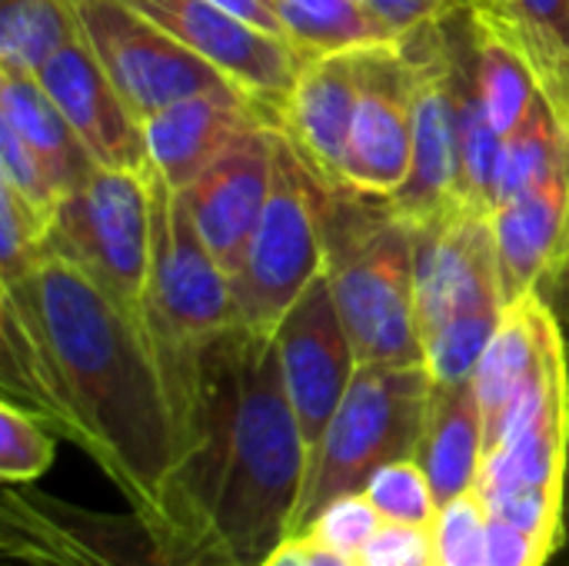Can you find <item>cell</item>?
<instances>
[{
	"instance_id": "obj_36",
	"label": "cell",
	"mask_w": 569,
	"mask_h": 566,
	"mask_svg": "<svg viewBox=\"0 0 569 566\" xmlns=\"http://www.w3.org/2000/svg\"><path fill=\"white\" fill-rule=\"evenodd\" d=\"M553 544L490 517V566H550Z\"/></svg>"
},
{
	"instance_id": "obj_1",
	"label": "cell",
	"mask_w": 569,
	"mask_h": 566,
	"mask_svg": "<svg viewBox=\"0 0 569 566\" xmlns=\"http://www.w3.org/2000/svg\"><path fill=\"white\" fill-rule=\"evenodd\" d=\"M307 480L277 340L237 324L200 354L160 537L190 564L260 566L293 537Z\"/></svg>"
},
{
	"instance_id": "obj_27",
	"label": "cell",
	"mask_w": 569,
	"mask_h": 566,
	"mask_svg": "<svg viewBox=\"0 0 569 566\" xmlns=\"http://www.w3.org/2000/svg\"><path fill=\"white\" fill-rule=\"evenodd\" d=\"M563 167H569V137L540 97L530 117L503 137L497 170V207L523 190H533Z\"/></svg>"
},
{
	"instance_id": "obj_2",
	"label": "cell",
	"mask_w": 569,
	"mask_h": 566,
	"mask_svg": "<svg viewBox=\"0 0 569 566\" xmlns=\"http://www.w3.org/2000/svg\"><path fill=\"white\" fill-rule=\"evenodd\" d=\"M0 290L20 304L50 354L53 434L80 447L130 510L163 534L180 464V414L147 324L53 254Z\"/></svg>"
},
{
	"instance_id": "obj_6",
	"label": "cell",
	"mask_w": 569,
	"mask_h": 566,
	"mask_svg": "<svg viewBox=\"0 0 569 566\" xmlns=\"http://www.w3.org/2000/svg\"><path fill=\"white\" fill-rule=\"evenodd\" d=\"M430 404L423 364H360L310 464L293 537L333 497L363 490L367 477L400 457H417Z\"/></svg>"
},
{
	"instance_id": "obj_44",
	"label": "cell",
	"mask_w": 569,
	"mask_h": 566,
	"mask_svg": "<svg viewBox=\"0 0 569 566\" xmlns=\"http://www.w3.org/2000/svg\"><path fill=\"white\" fill-rule=\"evenodd\" d=\"M550 566H569V544H567V547H560V550L553 554V560H550Z\"/></svg>"
},
{
	"instance_id": "obj_8",
	"label": "cell",
	"mask_w": 569,
	"mask_h": 566,
	"mask_svg": "<svg viewBox=\"0 0 569 566\" xmlns=\"http://www.w3.org/2000/svg\"><path fill=\"white\" fill-rule=\"evenodd\" d=\"M150 173L93 167L60 200L50 234L53 257L77 267L140 320L153 257Z\"/></svg>"
},
{
	"instance_id": "obj_25",
	"label": "cell",
	"mask_w": 569,
	"mask_h": 566,
	"mask_svg": "<svg viewBox=\"0 0 569 566\" xmlns=\"http://www.w3.org/2000/svg\"><path fill=\"white\" fill-rule=\"evenodd\" d=\"M500 17L517 33L540 97L569 137V0H507Z\"/></svg>"
},
{
	"instance_id": "obj_20",
	"label": "cell",
	"mask_w": 569,
	"mask_h": 566,
	"mask_svg": "<svg viewBox=\"0 0 569 566\" xmlns=\"http://www.w3.org/2000/svg\"><path fill=\"white\" fill-rule=\"evenodd\" d=\"M367 53V50H363ZM360 90V53H333L303 60L290 103L283 110V137L327 193H347L343 163Z\"/></svg>"
},
{
	"instance_id": "obj_7",
	"label": "cell",
	"mask_w": 569,
	"mask_h": 566,
	"mask_svg": "<svg viewBox=\"0 0 569 566\" xmlns=\"http://www.w3.org/2000/svg\"><path fill=\"white\" fill-rule=\"evenodd\" d=\"M327 190L293 153L280 130L273 187L257 230L247 244L243 264L233 274L237 314L247 330L277 334L280 320L323 277L327 237H323Z\"/></svg>"
},
{
	"instance_id": "obj_22",
	"label": "cell",
	"mask_w": 569,
	"mask_h": 566,
	"mask_svg": "<svg viewBox=\"0 0 569 566\" xmlns=\"http://www.w3.org/2000/svg\"><path fill=\"white\" fill-rule=\"evenodd\" d=\"M0 123L10 127L43 160L63 197L97 167L60 107L30 73L0 67Z\"/></svg>"
},
{
	"instance_id": "obj_43",
	"label": "cell",
	"mask_w": 569,
	"mask_h": 566,
	"mask_svg": "<svg viewBox=\"0 0 569 566\" xmlns=\"http://www.w3.org/2000/svg\"><path fill=\"white\" fill-rule=\"evenodd\" d=\"M550 290H569V260H567V267H563V274L557 277V284H553ZM550 290H547V294H550Z\"/></svg>"
},
{
	"instance_id": "obj_5",
	"label": "cell",
	"mask_w": 569,
	"mask_h": 566,
	"mask_svg": "<svg viewBox=\"0 0 569 566\" xmlns=\"http://www.w3.org/2000/svg\"><path fill=\"white\" fill-rule=\"evenodd\" d=\"M569 450L567 350L487 430L477 497L493 520L560 550Z\"/></svg>"
},
{
	"instance_id": "obj_41",
	"label": "cell",
	"mask_w": 569,
	"mask_h": 566,
	"mask_svg": "<svg viewBox=\"0 0 569 566\" xmlns=\"http://www.w3.org/2000/svg\"><path fill=\"white\" fill-rule=\"evenodd\" d=\"M260 566H307V557H303V544H300V537H290V540H283L267 560Z\"/></svg>"
},
{
	"instance_id": "obj_14",
	"label": "cell",
	"mask_w": 569,
	"mask_h": 566,
	"mask_svg": "<svg viewBox=\"0 0 569 566\" xmlns=\"http://www.w3.org/2000/svg\"><path fill=\"white\" fill-rule=\"evenodd\" d=\"M413 73L403 40L360 53V90L347 140V193L390 200L410 177Z\"/></svg>"
},
{
	"instance_id": "obj_29",
	"label": "cell",
	"mask_w": 569,
	"mask_h": 566,
	"mask_svg": "<svg viewBox=\"0 0 569 566\" xmlns=\"http://www.w3.org/2000/svg\"><path fill=\"white\" fill-rule=\"evenodd\" d=\"M53 217L0 183V284H20L50 257Z\"/></svg>"
},
{
	"instance_id": "obj_19",
	"label": "cell",
	"mask_w": 569,
	"mask_h": 566,
	"mask_svg": "<svg viewBox=\"0 0 569 566\" xmlns=\"http://www.w3.org/2000/svg\"><path fill=\"white\" fill-rule=\"evenodd\" d=\"M267 123L270 120L243 93L233 87H217L150 113L143 120L147 157L167 187L187 190L230 147Z\"/></svg>"
},
{
	"instance_id": "obj_10",
	"label": "cell",
	"mask_w": 569,
	"mask_h": 566,
	"mask_svg": "<svg viewBox=\"0 0 569 566\" xmlns=\"http://www.w3.org/2000/svg\"><path fill=\"white\" fill-rule=\"evenodd\" d=\"M413 73V157L407 183L383 200L410 230L437 227L463 210L460 113L443 20L403 37Z\"/></svg>"
},
{
	"instance_id": "obj_30",
	"label": "cell",
	"mask_w": 569,
	"mask_h": 566,
	"mask_svg": "<svg viewBox=\"0 0 569 566\" xmlns=\"http://www.w3.org/2000/svg\"><path fill=\"white\" fill-rule=\"evenodd\" d=\"M363 494L377 507V514L387 524H410V527H433L440 514V500L433 494V484L417 457H400L383 467H377Z\"/></svg>"
},
{
	"instance_id": "obj_9",
	"label": "cell",
	"mask_w": 569,
	"mask_h": 566,
	"mask_svg": "<svg viewBox=\"0 0 569 566\" xmlns=\"http://www.w3.org/2000/svg\"><path fill=\"white\" fill-rule=\"evenodd\" d=\"M0 566H200L167 547L140 514L90 510L37 490L3 484Z\"/></svg>"
},
{
	"instance_id": "obj_3",
	"label": "cell",
	"mask_w": 569,
	"mask_h": 566,
	"mask_svg": "<svg viewBox=\"0 0 569 566\" xmlns=\"http://www.w3.org/2000/svg\"><path fill=\"white\" fill-rule=\"evenodd\" d=\"M327 284L360 364H423L413 230L383 200L327 193Z\"/></svg>"
},
{
	"instance_id": "obj_40",
	"label": "cell",
	"mask_w": 569,
	"mask_h": 566,
	"mask_svg": "<svg viewBox=\"0 0 569 566\" xmlns=\"http://www.w3.org/2000/svg\"><path fill=\"white\" fill-rule=\"evenodd\" d=\"M300 544H303V557H307V566H360V560H357V557L337 554V550H330V547H320V544H313V540H307V537H300Z\"/></svg>"
},
{
	"instance_id": "obj_17",
	"label": "cell",
	"mask_w": 569,
	"mask_h": 566,
	"mask_svg": "<svg viewBox=\"0 0 569 566\" xmlns=\"http://www.w3.org/2000/svg\"><path fill=\"white\" fill-rule=\"evenodd\" d=\"M37 80L60 107V113L67 117L97 167H117L133 173L153 170L147 157L143 123L117 93L83 37L57 50L37 70Z\"/></svg>"
},
{
	"instance_id": "obj_42",
	"label": "cell",
	"mask_w": 569,
	"mask_h": 566,
	"mask_svg": "<svg viewBox=\"0 0 569 566\" xmlns=\"http://www.w3.org/2000/svg\"><path fill=\"white\" fill-rule=\"evenodd\" d=\"M477 10H493V13H507V0H467Z\"/></svg>"
},
{
	"instance_id": "obj_16",
	"label": "cell",
	"mask_w": 569,
	"mask_h": 566,
	"mask_svg": "<svg viewBox=\"0 0 569 566\" xmlns=\"http://www.w3.org/2000/svg\"><path fill=\"white\" fill-rule=\"evenodd\" d=\"M280 127H257L207 167L187 190H180L207 250L230 274L240 270L247 244L267 207L277 167Z\"/></svg>"
},
{
	"instance_id": "obj_13",
	"label": "cell",
	"mask_w": 569,
	"mask_h": 566,
	"mask_svg": "<svg viewBox=\"0 0 569 566\" xmlns=\"http://www.w3.org/2000/svg\"><path fill=\"white\" fill-rule=\"evenodd\" d=\"M273 340L280 354L283 387L313 464V454L360 367L327 274L307 287V294L280 320Z\"/></svg>"
},
{
	"instance_id": "obj_35",
	"label": "cell",
	"mask_w": 569,
	"mask_h": 566,
	"mask_svg": "<svg viewBox=\"0 0 569 566\" xmlns=\"http://www.w3.org/2000/svg\"><path fill=\"white\" fill-rule=\"evenodd\" d=\"M360 566H437L433 527L387 524L360 550Z\"/></svg>"
},
{
	"instance_id": "obj_38",
	"label": "cell",
	"mask_w": 569,
	"mask_h": 566,
	"mask_svg": "<svg viewBox=\"0 0 569 566\" xmlns=\"http://www.w3.org/2000/svg\"><path fill=\"white\" fill-rule=\"evenodd\" d=\"M210 3H220V7H227V10H233L237 17H243V20H250V23H257V27H263V30L283 37L280 13H277V0H210ZM283 40H287V37H283Z\"/></svg>"
},
{
	"instance_id": "obj_18",
	"label": "cell",
	"mask_w": 569,
	"mask_h": 566,
	"mask_svg": "<svg viewBox=\"0 0 569 566\" xmlns=\"http://www.w3.org/2000/svg\"><path fill=\"white\" fill-rule=\"evenodd\" d=\"M490 224L503 307L540 290L547 294L569 260V167L503 200Z\"/></svg>"
},
{
	"instance_id": "obj_32",
	"label": "cell",
	"mask_w": 569,
	"mask_h": 566,
	"mask_svg": "<svg viewBox=\"0 0 569 566\" xmlns=\"http://www.w3.org/2000/svg\"><path fill=\"white\" fill-rule=\"evenodd\" d=\"M433 547L437 566H490V514L477 490L440 504Z\"/></svg>"
},
{
	"instance_id": "obj_11",
	"label": "cell",
	"mask_w": 569,
	"mask_h": 566,
	"mask_svg": "<svg viewBox=\"0 0 569 566\" xmlns=\"http://www.w3.org/2000/svg\"><path fill=\"white\" fill-rule=\"evenodd\" d=\"M80 37L107 70L117 93L143 123L150 113L230 87L210 63L123 0H70Z\"/></svg>"
},
{
	"instance_id": "obj_34",
	"label": "cell",
	"mask_w": 569,
	"mask_h": 566,
	"mask_svg": "<svg viewBox=\"0 0 569 566\" xmlns=\"http://www.w3.org/2000/svg\"><path fill=\"white\" fill-rule=\"evenodd\" d=\"M0 183L50 214H57L63 200V190L50 177L43 160L3 123H0Z\"/></svg>"
},
{
	"instance_id": "obj_28",
	"label": "cell",
	"mask_w": 569,
	"mask_h": 566,
	"mask_svg": "<svg viewBox=\"0 0 569 566\" xmlns=\"http://www.w3.org/2000/svg\"><path fill=\"white\" fill-rule=\"evenodd\" d=\"M503 310H467L450 317L447 324L423 334V367L430 374V384H470L497 327Z\"/></svg>"
},
{
	"instance_id": "obj_31",
	"label": "cell",
	"mask_w": 569,
	"mask_h": 566,
	"mask_svg": "<svg viewBox=\"0 0 569 566\" xmlns=\"http://www.w3.org/2000/svg\"><path fill=\"white\" fill-rule=\"evenodd\" d=\"M57 457V434L27 407L0 404V477L3 484H37Z\"/></svg>"
},
{
	"instance_id": "obj_37",
	"label": "cell",
	"mask_w": 569,
	"mask_h": 566,
	"mask_svg": "<svg viewBox=\"0 0 569 566\" xmlns=\"http://www.w3.org/2000/svg\"><path fill=\"white\" fill-rule=\"evenodd\" d=\"M367 3L400 40L443 20L450 10L463 7L467 0H360Z\"/></svg>"
},
{
	"instance_id": "obj_23",
	"label": "cell",
	"mask_w": 569,
	"mask_h": 566,
	"mask_svg": "<svg viewBox=\"0 0 569 566\" xmlns=\"http://www.w3.org/2000/svg\"><path fill=\"white\" fill-rule=\"evenodd\" d=\"M470 23H473L477 87H480V97L493 127L507 137L530 117V110L540 100L537 73L517 33L500 13L470 7Z\"/></svg>"
},
{
	"instance_id": "obj_33",
	"label": "cell",
	"mask_w": 569,
	"mask_h": 566,
	"mask_svg": "<svg viewBox=\"0 0 569 566\" xmlns=\"http://www.w3.org/2000/svg\"><path fill=\"white\" fill-rule=\"evenodd\" d=\"M380 527H383V517L377 514L370 497L363 490H353V494H340L327 500L297 537H307L347 557H360V550L370 544V537Z\"/></svg>"
},
{
	"instance_id": "obj_24",
	"label": "cell",
	"mask_w": 569,
	"mask_h": 566,
	"mask_svg": "<svg viewBox=\"0 0 569 566\" xmlns=\"http://www.w3.org/2000/svg\"><path fill=\"white\" fill-rule=\"evenodd\" d=\"M277 13L287 43L303 60L400 43V37L360 0H277Z\"/></svg>"
},
{
	"instance_id": "obj_15",
	"label": "cell",
	"mask_w": 569,
	"mask_h": 566,
	"mask_svg": "<svg viewBox=\"0 0 569 566\" xmlns=\"http://www.w3.org/2000/svg\"><path fill=\"white\" fill-rule=\"evenodd\" d=\"M413 257L420 340L457 314L503 310L490 214L460 210L437 227L413 230Z\"/></svg>"
},
{
	"instance_id": "obj_26",
	"label": "cell",
	"mask_w": 569,
	"mask_h": 566,
	"mask_svg": "<svg viewBox=\"0 0 569 566\" xmlns=\"http://www.w3.org/2000/svg\"><path fill=\"white\" fill-rule=\"evenodd\" d=\"M80 37L70 0H0V67L30 73Z\"/></svg>"
},
{
	"instance_id": "obj_4",
	"label": "cell",
	"mask_w": 569,
	"mask_h": 566,
	"mask_svg": "<svg viewBox=\"0 0 569 566\" xmlns=\"http://www.w3.org/2000/svg\"><path fill=\"white\" fill-rule=\"evenodd\" d=\"M153 257L143 297V324L167 370L183 440V410L197 380L200 354L240 324L233 280L207 250L180 190L150 173Z\"/></svg>"
},
{
	"instance_id": "obj_12",
	"label": "cell",
	"mask_w": 569,
	"mask_h": 566,
	"mask_svg": "<svg viewBox=\"0 0 569 566\" xmlns=\"http://www.w3.org/2000/svg\"><path fill=\"white\" fill-rule=\"evenodd\" d=\"M243 93L270 123H283L303 57L277 33L210 0H123Z\"/></svg>"
},
{
	"instance_id": "obj_39",
	"label": "cell",
	"mask_w": 569,
	"mask_h": 566,
	"mask_svg": "<svg viewBox=\"0 0 569 566\" xmlns=\"http://www.w3.org/2000/svg\"><path fill=\"white\" fill-rule=\"evenodd\" d=\"M557 317H560V327H563V344H567V374H569V290H550L547 294ZM569 544V450H567V494H563V537H560V547Z\"/></svg>"
},
{
	"instance_id": "obj_21",
	"label": "cell",
	"mask_w": 569,
	"mask_h": 566,
	"mask_svg": "<svg viewBox=\"0 0 569 566\" xmlns=\"http://www.w3.org/2000/svg\"><path fill=\"white\" fill-rule=\"evenodd\" d=\"M487 457L483 410L470 384H430V404L417 460L423 464L440 504L477 490V477Z\"/></svg>"
}]
</instances>
